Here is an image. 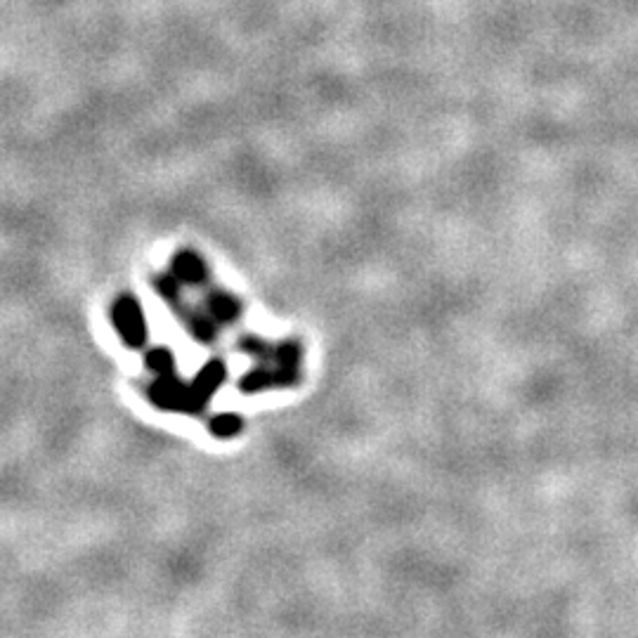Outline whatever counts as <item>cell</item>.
Returning a JSON list of instances; mask_svg holds the SVG:
<instances>
[{"mask_svg": "<svg viewBox=\"0 0 638 638\" xmlns=\"http://www.w3.org/2000/svg\"><path fill=\"white\" fill-rule=\"evenodd\" d=\"M173 275L180 279L182 284H201L206 279V265L197 253L192 251H180L173 258Z\"/></svg>", "mask_w": 638, "mask_h": 638, "instance_id": "cell-5", "label": "cell"}, {"mask_svg": "<svg viewBox=\"0 0 638 638\" xmlns=\"http://www.w3.org/2000/svg\"><path fill=\"white\" fill-rule=\"evenodd\" d=\"M225 374H227V369H225L223 362L220 360L208 362L206 367L199 371L194 383H190V397H187L185 414L204 412V407L208 405V400H211L213 393H216V390L223 386Z\"/></svg>", "mask_w": 638, "mask_h": 638, "instance_id": "cell-2", "label": "cell"}, {"mask_svg": "<svg viewBox=\"0 0 638 638\" xmlns=\"http://www.w3.org/2000/svg\"><path fill=\"white\" fill-rule=\"evenodd\" d=\"M147 367L154 371V374H173L175 369V360L171 355V350L168 348H156V350H149L147 353Z\"/></svg>", "mask_w": 638, "mask_h": 638, "instance_id": "cell-8", "label": "cell"}, {"mask_svg": "<svg viewBox=\"0 0 638 638\" xmlns=\"http://www.w3.org/2000/svg\"><path fill=\"white\" fill-rule=\"evenodd\" d=\"M149 397L156 407L171 409V412H185L187 397H190V386L175 379V374H161L149 388Z\"/></svg>", "mask_w": 638, "mask_h": 638, "instance_id": "cell-3", "label": "cell"}, {"mask_svg": "<svg viewBox=\"0 0 638 638\" xmlns=\"http://www.w3.org/2000/svg\"><path fill=\"white\" fill-rule=\"evenodd\" d=\"M296 381H298V369L282 367V364H277L275 369L260 367V369L249 371V374H246L242 379V383H239V388H242L244 393L251 395V393H258V390H265V388L294 386Z\"/></svg>", "mask_w": 638, "mask_h": 638, "instance_id": "cell-4", "label": "cell"}, {"mask_svg": "<svg viewBox=\"0 0 638 638\" xmlns=\"http://www.w3.org/2000/svg\"><path fill=\"white\" fill-rule=\"evenodd\" d=\"M112 322H114V329L119 331L121 341L126 343L128 348H142V345H145L147 341L145 312H142V305L135 301L133 296L126 294L114 303Z\"/></svg>", "mask_w": 638, "mask_h": 638, "instance_id": "cell-1", "label": "cell"}, {"mask_svg": "<svg viewBox=\"0 0 638 638\" xmlns=\"http://www.w3.org/2000/svg\"><path fill=\"white\" fill-rule=\"evenodd\" d=\"M239 315V303L232 296L218 294L211 298V317L218 322H234Z\"/></svg>", "mask_w": 638, "mask_h": 638, "instance_id": "cell-7", "label": "cell"}, {"mask_svg": "<svg viewBox=\"0 0 638 638\" xmlns=\"http://www.w3.org/2000/svg\"><path fill=\"white\" fill-rule=\"evenodd\" d=\"M242 428H244V421L239 419L237 414H218L213 416L211 421V433L220 440L234 438V435L242 433Z\"/></svg>", "mask_w": 638, "mask_h": 638, "instance_id": "cell-6", "label": "cell"}]
</instances>
